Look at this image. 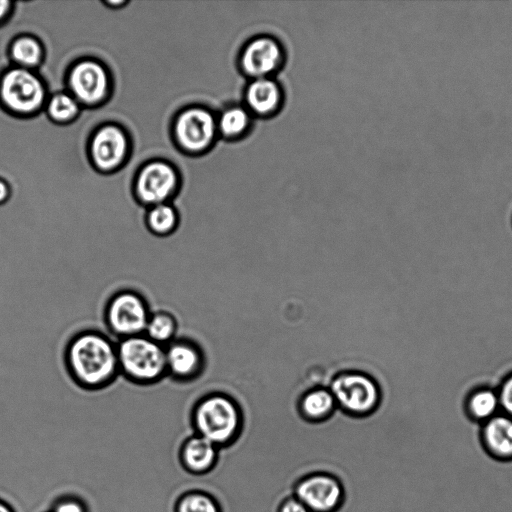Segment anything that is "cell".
Returning <instances> with one entry per match:
<instances>
[{
    "mask_svg": "<svg viewBox=\"0 0 512 512\" xmlns=\"http://www.w3.org/2000/svg\"><path fill=\"white\" fill-rule=\"evenodd\" d=\"M63 363L73 383L90 392L108 388L120 376L117 341L95 328L81 329L70 336L64 346Z\"/></svg>",
    "mask_w": 512,
    "mask_h": 512,
    "instance_id": "6da1fadb",
    "label": "cell"
},
{
    "mask_svg": "<svg viewBox=\"0 0 512 512\" xmlns=\"http://www.w3.org/2000/svg\"><path fill=\"white\" fill-rule=\"evenodd\" d=\"M189 419L195 433L218 448L234 441L242 425L236 402L221 393H210L198 399L189 411Z\"/></svg>",
    "mask_w": 512,
    "mask_h": 512,
    "instance_id": "7a4b0ae2",
    "label": "cell"
},
{
    "mask_svg": "<svg viewBox=\"0 0 512 512\" xmlns=\"http://www.w3.org/2000/svg\"><path fill=\"white\" fill-rule=\"evenodd\" d=\"M119 373L128 382L151 386L167 377L165 347L145 334L117 341Z\"/></svg>",
    "mask_w": 512,
    "mask_h": 512,
    "instance_id": "3957f363",
    "label": "cell"
},
{
    "mask_svg": "<svg viewBox=\"0 0 512 512\" xmlns=\"http://www.w3.org/2000/svg\"><path fill=\"white\" fill-rule=\"evenodd\" d=\"M152 310L147 298L133 288L114 291L103 308V322L116 341L144 334Z\"/></svg>",
    "mask_w": 512,
    "mask_h": 512,
    "instance_id": "277c9868",
    "label": "cell"
},
{
    "mask_svg": "<svg viewBox=\"0 0 512 512\" xmlns=\"http://www.w3.org/2000/svg\"><path fill=\"white\" fill-rule=\"evenodd\" d=\"M287 52L283 43L271 34H257L241 46L237 67L248 79L276 77L285 66Z\"/></svg>",
    "mask_w": 512,
    "mask_h": 512,
    "instance_id": "5b68a950",
    "label": "cell"
},
{
    "mask_svg": "<svg viewBox=\"0 0 512 512\" xmlns=\"http://www.w3.org/2000/svg\"><path fill=\"white\" fill-rule=\"evenodd\" d=\"M336 405L353 416L372 413L381 402L378 383L361 372H343L335 376L329 388Z\"/></svg>",
    "mask_w": 512,
    "mask_h": 512,
    "instance_id": "8992f818",
    "label": "cell"
},
{
    "mask_svg": "<svg viewBox=\"0 0 512 512\" xmlns=\"http://www.w3.org/2000/svg\"><path fill=\"white\" fill-rule=\"evenodd\" d=\"M44 97L41 80L26 68H10L0 76V103L11 112H34L42 105Z\"/></svg>",
    "mask_w": 512,
    "mask_h": 512,
    "instance_id": "52a82bcc",
    "label": "cell"
},
{
    "mask_svg": "<svg viewBox=\"0 0 512 512\" xmlns=\"http://www.w3.org/2000/svg\"><path fill=\"white\" fill-rule=\"evenodd\" d=\"M175 135L180 146L189 153L209 151L219 138L216 113L201 106L184 110L176 120Z\"/></svg>",
    "mask_w": 512,
    "mask_h": 512,
    "instance_id": "ba28073f",
    "label": "cell"
},
{
    "mask_svg": "<svg viewBox=\"0 0 512 512\" xmlns=\"http://www.w3.org/2000/svg\"><path fill=\"white\" fill-rule=\"evenodd\" d=\"M167 377L176 383L197 379L205 367L204 353L194 340L177 337L165 346Z\"/></svg>",
    "mask_w": 512,
    "mask_h": 512,
    "instance_id": "9c48e42d",
    "label": "cell"
},
{
    "mask_svg": "<svg viewBox=\"0 0 512 512\" xmlns=\"http://www.w3.org/2000/svg\"><path fill=\"white\" fill-rule=\"evenodd\" d=\"M295 497L310 512H333L341 505L344 491L341 482L332 475L315 473L299 481Z\"/></svg>",
    "mask_w": 512,
    "mask_h": 512,
    "instance_id": "30bf717a",
    "label": "cell"
},
{
    "mask_svg": "<svg viewBox=\"0 0 512 512\" xmlns=\"http://www.w3.org/2000/svg\"><path fill=\"white\" fill-rule=\"evenodd\" d=\"M285 90L276 77L248 80L242 95V104L255 119H270L285 105Z\"/></svg>",
    "mask_w": 512,
    "mask_h": 512,
    "instance_id": "8fae6325",
    "label": "cell"
},
{
    "mask_svg": "<svg viewBox=\"0 0 512 512\" xmlns=\"http://www.w3.org/2000/svg\"><path fill=\"white\" fill-rule=\"evenodd\" d=\"M177 183L175 170L167 163L156 161L146 165L137 179V195L144 204L165 203Z\"/></svg>",
    "mask_w": 512,
    "mask_h": 512,
    "instance_id": "7c38bea8",
    "label": "cell"
},
{
    "mask_svg": "<svg viewBox=\"0 0 512 512\" xmlns=\"http://www.w3.org/2000/svg\"><path fill=\"white\" fill-rule=\"evenodd\" d=\"M69 85L79 101L84 104H95L107 92V73L97 62L83 61L72 69L69 76Z\"/></svg>",
    "mask_w": 512,
    "mask_h": 512,
    "instance_id": "4fadbf2b",
    "label": "cell"
},
{
    "mask_svg": "<svg viewBox=\"0 0 512 512\" xmlns=\"http://www.w3.org/2000/svg\"><path fill=\"white\" fill-rule=\"evenodd\" d=\"M126 150V136L116 126L102 127L94 135L91 143L92 159L102 170H110L118 166L124 159Z\"/></svg>",
    "mask_w": 512,
    "mask_h": 512,
    "instance_id": "5bb4252c",
    "label": "cell"
},
{
    "mask_svg": "<svg viewBox=\"0 0 512 512\" xmlns=\"http://www.w3.org/2000/svg\"><path fill=\"white\" fill-rule=\"evenodd\" d=\"M482 441L496 459H512V418L499 412L482 425Z\"/></svg>",
    "mask_w": 512,
    "mask_h": 512,
    "instance_id": "9a60e30c",
    "label": "cell"
},
{
    "mask_svg": "<svg viewBox=\"0 0 512 512\" xmlns=\"http://www.w3.org/2000/svg\"><path fill=\"white\" fill-rule=\"evenodd\" d=\"M180 458L189 472L205 474L215 467L219 458V448L195 433L184 441Z\"/></svg>",
    "mask_w": 512,
    "mask_h": 512,
    "instance_id": "2e32d148",
    "label": "cell"
},
{
    "mask_svg": "<svg viewBox=\"0 0 512 512\" xmlns=\"http://www.w3.org/2000/svg\"><path fill=\"white\" fill-rule=\"evenodd\" d=\"M216 115L219 138L229 142L246 138L256 120L242 103L228 104Z\"/></svg>",
    "mask_w": 512,
    "mask_h": 512,
    "instance_id": "e0dca14e",
    "label": "cell"
},
{
    "mask_svg": "<svg viewBox=\"0 0 512 512\" xmlns=\"http://www.w3.org/2000/svg\"><path fill=\"white\" fill-rule=\"evenodd\" d=\"M336 406L332 393L325 388H315L306 392L299 402L302 416L311 421L326 419L332 415Z\"/></svg>",
    "mask_w": 512,
    "mask_h": 512,
    "instance_id": "ac0fdd59",
    "label": "cell"
},
{
    "mask_svg": "<svg viewBox=\"0 0 512 512\" xmlns=\"http://www.w3.org/2000/svg\"><path fill=\"white\" fill-rule=\"evenodd\" d=\"M177 210L167 203L152 206L145 215L147 230L157 237L171 236L179 227Z\"/></svg>",
    "mask_w": 512,
    "mask_h": 512,
    "instance_id": "d6986e66",
    "label": "cell"
},
{
    "mask_svg": "<svg viewBox=\"0 0 512 512\" xmlns=\"http://www.w3.org/2000/svg\"><path fill=\"white\" fill-rule=\"evenodd\" d=\"M177 333L178 321L172 312L152 310L144 332L147 337L165 347L178 337Z\"/></svg>",
    "mask_w": 512,
    "mask_h": 512,
    "instance_id": "ffe728a7",
    "label": "cell"
},
{
    "mask_svg": "<svg viewBox=\"0 0 512 512\" xmlns=\"http://www.w3.org/2000/svg\"><path fill=\"white\" fill-rule=\"evenodd\" d=\"M466 407L473 420L484 423L500 412L498 393L491 388H479L469 395Z\"/></svg>",
    "mask_w": 512,
    "mask_h": 512,
    "instance_id": "44dd1931",
    "label": "cell"
},
{
    "mask_svg": "<svg viewBox=\"0 0 512 512\" xmlns=\"http://www.w3.org/2000/svg\"><path fill=\"white\" fill-rule=\"evenodd\" d=\"M42 50L39 43L30 37L14 40L10 47L11 58L21 68L35 66L41 59Z\"/></svg>",
    "mask_w": 512,
    "mask_h": 512,
    "instance_id": "7402d4cb",
    "label": "cell"
},
{
    "mask_svg": "<svg viewBox=\"0 0 512 512\" xmlns=\"http://www.w3.org/2000/svg\"><path fill=\"white\" fill-rule=\"evenodd\" d=\"M176 512H221V507L214 496L202 491H191L179 498Z\"/></svg>",
    "mask_w": 512,
    "mask_h": 512,
    "instance_id": "603a6c76",
    "label": "cell"
},
{
    "mask_svg": "<svg viewBox=\"0 0 512 512\" xmlns=\"http://www.w3.org/2000/svg\"><path fill=\"white\" fill-rule=\"evenodd\" d=\"M77 112V101L65 93L54 95L48 104V114L50 118L58 122L71 120Z\"/></svg>",
    "mask_w": 512,
    "mask_h": 512,
    "instance_id": "cb8c5ba5",
    "label": "cell"
},
{
    "mask_svg": "<svg viewBox=\"0 0 512 512\" xmlns=\"http://www.w3.org/2000/svg\"><path fill=\"white\" fill-rule=\"evenodd\" d=\"M500 412L512 418V374L508 375L497 390Z\"/></svg>",
    "mask_w": 512,
    "mask_h": 512,
    "instance_id": "d4e9b609",
    "label": "cell"
},
{
    "mask_svg": "<svg viewBox=\"0 0 512 512\" xmlns=\"http://www.w3.org/2000/svg\"><path fill=\"white\" fill-rule=\"evenodd\" d=\"M50 512H87V509L80 499L62 496L53 502Z\"/></svg>",
    "mask_w": 512,
    "mask_h": 512,
    "instance_id": "484cf974",
    "label": "cell"
},
{
    "mask_svg": "<svg viewBox=\"0 0 512 512\" xmlns=\"http://www.w3.org/2000/svg\"><path fill=\"white\" fill-rule=\"evenodd\" d=\"M279 512H310L309 509L296 497L288 498L283 502Z\"/></svg>",
    "mask_w": 512,
    "mask_h": 512,
    "instance_id": "4316f807",
    "label": "cell"
},
{
    "mask_svg": "<svg viewBox=\"0 0 512 512\" xmlns=\"http://www.w3.org/2000/svg\"><path fill=\"white\" fill-rule=\"evenodd\" d=\"M10 196L8 184L0 178V205L4 204Z\"/></svg>",
    "mask_w": 512,
    "mask_h": 512,
    "instance_id": "83f0119b",
    "label": "cell"
},
{
    "mask_svg": "<svg viewBox=\"0 0 512 512\" xmlns=\"http://www.w3.org/2000/svg\"><path fill=\"white\" fill-rule=\"evenodd\" d=\"M11 2L2 0L0 1V22L3 21L5 16H7L9 10H10Z\"/></svg>",
    "mask_w": 512,
    "mask_h": 512,
    "instance_id": "f1b7e54d",
    "label": "cell"
},
{
    "mask_svg": "<svg viewBox=\"0 0 512 512\" xmlns=\"http://www.w3.org/2000/svg\"><path fill=\"white\" fill-rule=\"evenodd\" d=\"M0 512H14L6 503L0 501Z\"/></svg>",
    "mask_w": 512,
    "mask_h": 512,
    "instance_id": "f546056e",
    "label": "cell"
}]
</instances>
